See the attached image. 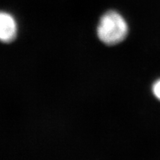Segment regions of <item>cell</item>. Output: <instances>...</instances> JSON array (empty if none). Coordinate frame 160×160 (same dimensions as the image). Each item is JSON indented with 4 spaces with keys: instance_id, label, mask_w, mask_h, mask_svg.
I'll return each instance as SVG.
<instances>
[{
    "instance_id": "cell-3",
    "label": "cell",
    "mask_w": 160,
    "mask_h": 160,
    "mask_svg": "<svg viewBox=\"0 0 160 160\" xmlns=\"http://www.w3.org/2000/svg\"><path fill=\"white\" fill-rule=\"evenodd\" d=\"M153 91L155 97L160 100V79L154 83L153 87Z\"/></svg>"
},
{
    "instance_id": "cell-1",
    "label": "cell",
    "mask_w": 160,
    "mask_h": 160,
    "mask_svg": "<svg viewBox=\"0 0 160 160\" xmlns=\"http://www.w3.org/2000/svg\"><path fill=\"white\" fill-rule=\"evenodd\" d=\"M128 33V25L122 16L116 11L104 13L97 27V35L103 43L114 45L122 42Z\"/></svg>"
},
{
    "instance_id": "cell-2",
    "label": "cell",
    "mask_w": 160,
    "mask_h": 160,
    "mask_svg": "<svg viewBox=\"0 0 160 160\" xmlns=\"http://www.w3.org/2000/svg\"><path fill=\"white\" fill-rule=\"evenodd\" d=\"M17 34V25L14 18L6 12L0 11V41L11 42Z\"/></svg>"
}]
</instances>
